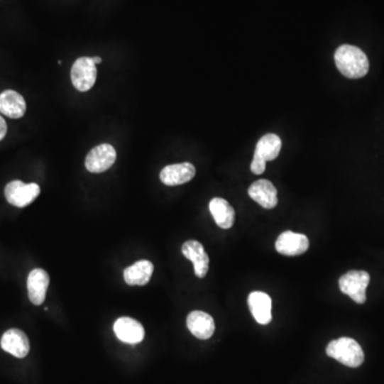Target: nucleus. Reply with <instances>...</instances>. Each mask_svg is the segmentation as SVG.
<instances>
[{
    "label": "nucleus",
    "mask_w": 384,
    "mask_h": 384,
    "mask_svg": "<svg viewBox=\"0 0 384 384\" xmlns=\"http://www.w3.org/2000/svg\"><path fill=\"white\" fill-rule=\"evenodd\" d=\"M309 241L305 235L286 231L278 237L275 249L282 256H297L305 253L309 249Z\"/></svg>",
    "instance_id": "obj_7"
},
{
    "label": "nucleus",
    "mask_w": 384,
    "mask_h": 384,
    "mask_svg": "<svg viewBox=\"0 0 384 384\" xmlns=\"http://www.w3.org/2000/svg\"><path fill=\"white\" fill-rule=\"evenodd\" d=\"M48 286H50V275L45 270L38 268L29 273L27 288H28L29 299L33 305H43Z\"/></svg>",
    "instance_id": "obj_13"
},
{
    "label": "nucleus",
    "mask_w": 384,
    "mask_h": 384,
    "mask_svg": "<svg viewBox=\"0 0 384 384\" xmlns=\"http://www.w3.org/2000/svg\"><path fill=\"white\" fill-rule=\"evenodd\" d=\"M371 277L366 271L352 270L339 279V290L354 302L363 305L366 301V288Z\"/></svg>",
    "instance_id": "obj_3"
},
{
    "label": "nucleus",
    "mask_w": 384,
    "mask_h": 384,
    "mask_svg": "<svg viewBox=\"0 0 384 384\" xmlns=\"http://www.w3.org/2000/svg\"><path fill=\"white\" fill-rule=\"evenodd\" d=\"M154 265L150 260H139L124 270V280L131 286H143L150 282Z\"/></svg>",
    "instance_id": "obj_17"
},
{
    "label": "nucleus",
    "mask_w": 384,
    "mask_h": 384,
    "mask_svg": "<svg viewBox=\"0 0 384 384\" xmlns=\"http://www.w3.org/2000/svg\"><path fill=\"white\" fill-rule=\"evenodd\" d=\"M0 346L6 352L18 358H25L31 350L28 337L18 329H11L5 332L1 337Z\"/></svg>",
    "instance_id": "obj_12"
},
{
    "label": "nucleus",
    "mask_w": 384,
    "mask_h": 384,
    "mask_svg": "<svg viewBox=\"0 0 384 384\" xmlns=\"http://www.w3.org/2000/svg\"><path fill=\"white\" fill-rule=\"evenodd\" d=\"M116 152L114 146L103 143L95 146L86 158V168L91 173H103L116 163Z\"/></svg>",
    "instance_id": "obj_6"
},
{
    "label": "nucleus",
    "mask_w": 384,
    "mask_h": 384,
    "mask_svg": "<svg viewBox=\"0 0 384 384\" xmlns=\"http://www.w3.org/2000/svg\"><path fill=\"white\" fill-rule=\"evenodd\" d=\"M209 211L219 228L229 230L234 226L235 211L228 201L222 198H214L209 203Z\"/></svg>",
    "instance_id": "obj_18"
},
{
    "label": "nucleus",
    "mask_w": 384,
    "mask_h": 384,
    "mask_svg": "<svg viewBox=\"0 0 384 384\" xmlns=\"http://www.w3.org/2000/svg\"><path fill=\"white\" fill-rule=\"evenodd\" d=\"M182 252L185 258L194 263V273L203 279L207 277L209 268V258L202 243L197 241H188L182 245Z\"/></svg>",
    "instance_id": "obj_10"
},
{
    "label": "nucleus",
    "mask_w": 384,
    "mask_h": 384,
    "mask_svg": "<svg viewBox=\"0 0 384 384\" xmlns=\"http://www.w3.org/2000/svg\"><path fill=\"white\" fill-rule=\"evenodd\" d=\"M114 330L121 341L131 345L141 343L146 336L143 326L131 317L119 318L114 322Z\"/></svg>",
    "instance_id": "obj_8"
},
{
    "label": "nucleus",
    "mask_w": 384,
    "mask_h": 384,
    "mask_svg": "<svg viewBox=\"0 0 384 384\" xmlns=\"http://www.w3.org/2000/svg\"><path fill=\"white\" fill-rule=\"evenodd\" d=\"M248 305H249L252 316L258 324H268L273 319V314H271L273 303H271L270 297L266 292H251L248 298Z\"/></svg>",
    "instance_id": "obj_15"
},
{
    "label": "nucleus",
    "mask_w": 384,
    "mask_h": 384,
    "mask_svg": "<svg viewBox=\"0 0 384 384\" xmlns=\"http://www.w3.org/2000/svg\"><path fill=\"white\" fill-rule=\"evenodd\" d=\"M335 65L345 77L351 79L364 77L369 71V61L365 53L356 46H339L334 55Z\"/></svg>",
    "instance_id": "obj_1"
},
{
    "label": "nucleus",
    "mask_w": 384,
    "mask_h": 384,
    "mask_svg": "<svg viewBox=\"0 0 384 384\" xmlns=\"http://www.w3.org/2000/svg\"><path fill=\"white\" fill-rule=\"evenodd\" d=\"M41 189L38 184H25L22 180H13L9 182L5 188V196L8 202L13 207H28L39 197Z\"/></svg>",
    "instance_id": "obj_4"
},
{
    "label": "nucleus",
    "mask_w": 384,
    "mask_h": 384,
    "mask_svg": "<svg viewBox=\"0 0 384 384\" xmlns=\"http://www.w3.org/2000/svg\"><path fill=\"white\" fill-rule=\"evenodd\" d=\"M196 175V167L190 163L167 165L160 172V180L167 186H178L190 182Z\"/></svg>",
    "instance_id": "obj_9"
},
{
    "label": "nucleus",
    "mask_w": 384,
    "mask_h": 384,
    "mask_svg": "<svg viewBox=\"0 0 384 384\" xmlns=\"http://www.w3.org/2000/svg\"><path fill=\"white\" fill-rule=\"evenodd\" d=\"M7 123H6L5 119L0 116V141H1V140L6 137V135H7Z\"/></svg>",
    "instance_id": "obj_21"
},
{
    "label": "nucleus",
    "mask_w": 384,
    "mask_h": 384,
    "mask_svg": "<svg viewBox=\"0 0 384 384\" xmlns=\"http://www.w3.org/2000/svg\"><path fill=\"white\" fill-rule=\"evenodd\" d=\"M97 65L92 58L82 57L74 62L71 71L72 84L79 92H87L93 88L97 82Z\"/></svg>",
    "instance_id": "obj_5"
},
{
    "label": "nucleus",
    "mask_w": 384,
    "mask_h": 384,
    "mask_svg": "<svg viewBox=\"0 0 384 384\" xmlns=\"http://www.w3.org/2000/svg\"><path fill=\"white\" fill-rule=\"evenodd\" d=\"M0 112L10 119H21L26 112V102L20 93L13 90L0 93Z\"/></svg>",
    "instance_id": "obj_16"
},
{
    "label": "nucleus",
    "mask_w": 384,
    "mask_h": 384,
    "mask_svg": "<svg viewBox=\"0 0 384 384\" xmlns=\"http://www.w3.org/2000/svg\"><path fill=\"white\" fill-rule=\"evenodd\" d=\"M327 354L348 367L361 366L364 362V352L358 341L350 337H341L330 341L327 347Z\"/></svg>",
    "instance_id": "obj_2"
},
{
    "label": "nucleus",
    "mask_w": 384,
    "mask_h": 384,
    "mask_svg": "<svg viewBox=\"0 0 384 384\" xmlns=\"http://www.w3.org/2000/svg\"><path fill=\"white\" fill-rule=\"evenodd\" d=\"M250 198L266 209H273L278 204V191L268 180H258L248 190Z\"/></svg>",
    "instance_id": "obj_11"
},
{
    "label": "nucleus",
    "mask_w": 384,
    "mask_h": 384,
    "mask_svg": "<svg viewBox=\"0 0 384 384\" xmlns=\"http://www.w3.org/2000/svg\"><path fill=\"white\" fill-rule=\"evenodd\" d=\"M93 59V62L95 63V65H99V63H102V61H103V59L101 58V57H94Z\"/></svg>",
    "instance_id": "obj_22"
},
{
    "label": "nucleus",
    "mask_w": 384,
    "mask_h": 384,
    "mask_svg": "<svg viewBox=\"0 0 384 384\" xmlns=\"http://www.w3.org/2000/svg\"><path fill=\"white\" fill-rule=\"evenodd\" d=\"M265 170H266V161L254 153L253 160L251 163V171L256 175H260V174L264 173Z\"/></svg>",
    "instance_id": "obj_20"
},
{
    "label": "nucleus",
    "mask_w": 384,
    "mask_h": 384,
    "mask_svg": "<svg viewBox=\"0 0 384 384\" xmlns=\"http://www.w3.org/2000/svg\"><path fill=\"white\" fill-rule=\"evenodd\" d=\"M187 327L192 335L199 339H211L216 328L214 318L201 311H194L189 314L187 317Z\"/></svg>",
    "instance_id": "obj_14"
},
{
    "label": "nucleus",
    "mask_w": 384,
    "mask_h": 384,
    "mask_svg": "<svg viewBox=\"0 0 384 384\" xmlns=\"http://www.w3.org/2000/svg\"><path fill=\"white\" fill-rule=\"evenodd\" d=\"M282 148V141L279 136L267 133L260 138L256 144V154L262 157L265 161L275 160L279 156Z\"/></svg>",
    "instance_id": "obj_19"
}]
</instances>
